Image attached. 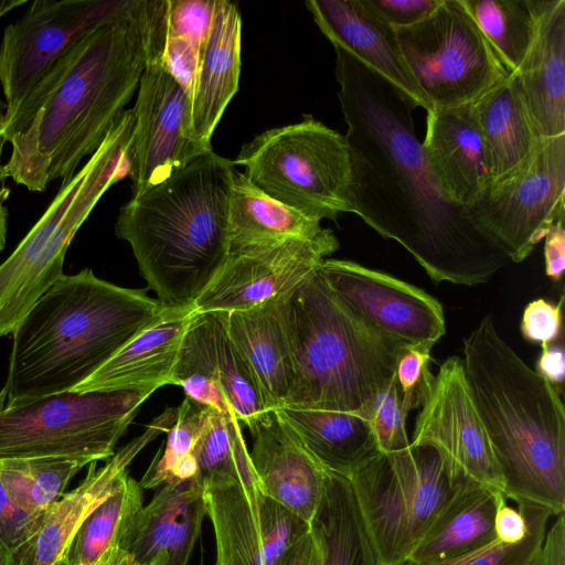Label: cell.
<instances>
[{"instance_id":"1","label":"cell","mask_w":565,"mask_h":565,"mask_svg":"<svg viewBox=\"0 0 565 565\" xmlns=\"http://www.w3.org/2000/svg\"><path fill=\"white\" fill-rule=\"evenodd\" d=\"M333 47L354 214L399 243L436 284L487 282L511 260L437 183L416 135L418 105L348 50Z\"/></svg>"},{"instance_id":"2","label":"cell","mask_w":565,"mask_h":565,"mask_svg":"<svg viewBox=\"0 0 565 565\" xmlns=\"http://www.w3.org/2000/svg\"><path fill=\"white\" fill-rule=\"evenodd\" d=\"M169 0L129 12L74 43L3 120L8 178L31 192L76 172L130 102L152 54L164 49Z\"/></svg>"},{"instance_id":"3","label":"cell","mask_w":565,"mask_h":565,"mask_svg":"<svg viewBox=\"0 0 565 565\" xmlns=\"http://www.w3.org/2000/svg\"><path fill=\"white\" fill-rule=\"evenodd\" d=\"M468 390L504 498L565 512V412L555 385L501 338L490 315L463 340Z\"/></svg>"},{"instance_id":"4","label":"cell","mask_w":565,"mask_h":565,"mask_svg":"<svg viewBox=\"0 0 565 565\" xmlns=\"http://www.w3.org/2000/svg\"><path fill=\"white\" fill-rule=\"evenodd\" d=\"M147 289L114 285L86 268L60 278L13 331L8 402L72 391L164 309Z\"/></svg>"},{"instance_id":"5","label":"cell","mask_w":565,"mask_h":565,"mask_svg":"<svg viewBox=\"0 0 565 565\" xmlns=\"http://www.w3.org/2000/svg\"><path fill=\"white\" fill-rule=\"evenodd\" d=\"M233 170L210 150L120 207L116 236L164 306L194 303L225 259Z\"/></svg>"},{"instance_id":"6","label":"cell","mask_w":565,"mask_h":565,"mask_svg":"<svg viewBox=\"0 0 565 565\" xmlns=\"http://www.w3.org/2000/svg\"><path fill=\"white\" fill-rule=\"evenodd\" d=\"M277 302L294 370L285 406L362 411L395 377L403 349L353 315L318 268Z\"/></svg>"},{"instance_id":"7","label":"cell","mask_w":565,"mask_h":565,"mask_svg":"<svg viewBox=\"0 0 565 565\" xmlns=\"http://www.w3.org/2000/svg\"><path fill=\"white\" fill-rule=\"evenodd\" d=\"M132 109L115 121L99 148L62 184L45 212L0 265V338L13 333L35 301L64 276L67 248L103 194L129 175Z\"/></svg>"},{"instance_id":"8","label":"cell","mask_w":565,"mask_h":565,"mask_svg":"<svg viewBox=\"0 0 565 565\" xmlns=\"http://www.w3.org/2000/svg\"><path fill=\"white\" fill-rule=\"evenodd\" d=\"M233 166L269 198L317 222L355 213L353 168L344 135L312 116L244 143Z\"/></svg>"},{"instance_id":"9","label":"cell","mask_w":565,"mask_h":565,"mask_svg":"<svg viewBox=\"0 0 565 565\" xmlns=\"http://www.w3.org/2000/svg\"><path fill=\"white\" fill-rule=\"evenodd\" d=\"M137 392L56 393L8 402L0 391V460H108L141 404Z\"/></svg>"},{"instance_id":"10","label":"cell","mask_w":565,"mask_h":565,"mask_svg":"<svg viewBox=\"0 0 565 565\" xmlns=\"http://www.w3.org/2000/svg\"><path fill=\"white\" fill-rule=\"evenodd\" d=\"M382 565L408 561L456 488L441 455L429 445L379 452L350 477Z\"/></svg>"},{"instance_id":"11","label":"cell","mask_w":565,"mask_h":565,"mask_svg":"<svg viewBox=\"0 0 565 565\" xmlns=\"http://www.w3.org/2000/svg\"><path fill=\"white\" fill-rule=\"evenodd\" d=\"M395 33L402 56L431 108L470 104L509 76L459 0H441L423 21Z\"/></svg>"},{"instance_id":"12","label":"cell","mask_w":565,"mask_h":565,"mask_svg":"<svg viewBox=\"0 0 565 565\" xmlns=\"http://www.w3.org/2000/svg\"><path fill=\"white\" fill-rule=\"evenodd\" d=\"M565 135L541 138L520 164L490 183L467 209L473 224L511 262H523L564 217Z\"/></svg>"},{"instance_id":"13","label":"cell","mask_w":565,"mask_h":565,"mask_svg":"<svg viewBox=\"0 0 565 565\" xmlns=\"http://www.w3.org/2000/svg\"><path fill=\"white\" fill-rule=\"evenodd\" d=\"M137 0H35L3 30L0 42V85L4 119L78 40L114 22Z\"/></svg>"},{"instance_id":"14","label":"cell","mask_w":565,"mask_h":565,"mask_svg":"<svg viewBox=\"0 0 565 565\" xmlns=\"http://www.w3.org/2000/svg\"><path fill=\"white\" fill-rule=\"evenodd\" d=\"M339 248L332 231L228 250L194 301L196 312L242 311L292 291Z\"/></svg>"},{"instance_id":"15","label":"cell","mask_w":565,"mask_h":565,"mask_svg":"<svg viewBox=\"0 0 565 565\" xmlns=\"http://www.w3.org/2000/svg\"><path fill=\"white\" fill-rule=\"evenodd\" d=\"M318 270L343 305L388 343L433 348L445 334L443 306L423 289L351 260L323 259Z\"/></svg>"},{"instance_id":"16","label":"cell","mask_w":565,"mask_h":565,"mask_svg":"<svg viewBox=\"0 0 565 565\" xmlns=\"http://www.w3.org/2000/svg\"><path fill=\"white\" fill-rule=\"evenodd\" d=\"M156 51L141 74L129 149L132 196L164 181L195 157L207 152L189 135L190 98ZM213 150V149H211Z\"/></svg>"},{"instance_id":"17","label":"cell","mask_w":565,"mask_h":565,"mask_svg":"<svg viewBox=\"0 0 565 565\" xmlns=\"http://www.w3.org/2000/svg\"><path fill=\"white\" fill-rule=\"evenodd\" d=\"M411 445L434 447L456 479L502 492V478L472 403L461 359L448 358L434 375L420 405Z\"/></svg>"},{"instance_id":"18","label":"cell","mask_w":565,"mask_h":565,"mask_svg":"<svg viewBox=\"0 0 565 565\" xmlns=\"http://www.w3.org/2000/svg\"><path fill=\"white\" fill-rule=\"evenodd\" d=\"M215 537L216 565H281L310 525L262 489L203 488Z\"/></svg>"},{"instance_id":"19","label":"cell","mask_w":565,"mask_h":565,"mask_svg":"<svg viewBox=\"0 0 565 565\" xmlns=\"http://www.w3.org/2000/svg\"><path fill=\"white\" fill-rule=\"evenodd\" d=\"M177 409H168L147 429L120 448L107 462L97 468L89 463L86 477L67 493H63L45 512L41 529L20 565H52L66 556L68 548L86 519L128 478V466L159 434L169 430Z\"/></svg>"},{"instance_id":"20","label":"cell","mask_w":565,"mask_h":565,"mask_svg":"<svg viewBox=\"0 0 565 565\" xmlns=\"http://www.w3.org/2000/svg\"><path fill=\"white\" fill-rule=\"evenodd\" d=\"M194 303L164 309L111 359L72 391L137 392L150 396L170 385Z\"/></svg>"},{"instance_id":"21","label":"cell","mask_w":565,"mask_h":565,"mask_svg":"<svg viewBox=\"0 0 565 565\" xmlns=\"http://www.w3.org/2000/svg\"><path fill=\"white\" fill-rule=\"evenodd\" d=\"M248 430L253 437L249 456L263 491L310 523L327 470L275 412L264 414Z\"/></svg>"},{"instance_id":"22","label":"cell","mask_w":565,"mask_h":565,"mask_svg":"<svg viewBox=\"0 0 565 565\" xmlns=\"http://www.w3.org/2000/svg\"><path fill=\"white\" fill-rule=\"evenodd\" d=\"M426 122L422 146L428 167L446 196L467 210L492 182L470 104L431 108Z\"/></svg>"},{"instance_id":"23","label":"cell","mask_w":565,"mask_h":565,"mask_svg":"<svg viewBox=\"0 0 565 565\" xmlns=\"http://www.w3.org/2000/svg\"><path fill=\"white\" fill-rule=\"evenodd\" d=\"M306 7L332 45L348 50L418 107L431 109L402 56L395 30L362 0H309Z\"/></svg>"},{"instance_id":"24","label":"cell","mask_w":565,"mask_h":565,"mask_svg":"<svg viewBox=\"0 0 565 565\" xmlns=\"http://www.w3.org/2000/svg\"><path fill=\"white\" fill-rule=\"evenodd\" d=\"M199 374L222 388L237 420L249 428L267 413L249 369L218 312H196L183 338L171 384Z\"/></svg>"},{"instance_id":"25","label":"cell","mask_w":565,"mask_h":565,"mask_svg":"<svg viewBox=\"0 0 565 565\" xmlns=\"http://www.w3.org/2000/svg\"><path fill=\"white\" fill-rule=\"evenodd\" d=\"M533 42L518 76L540 138L565 135V0H535Z\"/></svg>"},{"instance_id":"26","label":"cell","mask_w":565,"mask_h":565,"mask_svg":"<svg viewBox=\"0 0 565 565\" xmlns=\"http://www.w3.org/2000/svg\"><path fill=\"white\" fill-rule=\"evenodd\" d=\"M205 515L198 479L163 484L141 508L128 553L138 565H188Z\"/></svg>"},{"instance_id":"27","label":"cell","mask_w":565,"mask_h":565,"mask_svg":"<svg viewBox=\"0 0 565 565\" xmlns=\"http://www.w3.org/2000/svg\"><path fill=\"white\" fill-rule=\"evenodd\" d=\"M242 19L237 7L216 0L190 103L189 135L211 150L212 135L238 89L241 74Z\"/></svg>"},{"instance_id":"28","label":"cell","mask_w":565,"mask_h":565,"mask_svg":"<svg viewBox=\"0 0 565 565\" xmlns=\"http://www.w3.org/2000/svg\"><path fill=\"white\" fill-rule=\"evenodd\" d=\"M277 301L242 311L218 312L267 412L286 405L294 383L291 355Z\"/></svg>"},{"instance_id":"29","label":"cell","mask_w":565,"mask_h":565,"mask_svg":"<svg viewBox=\"0 0 565 565\" xmlns=\"http://www.w3.org/2000/svg\"><path fill=\"white\" fill-rule=\"evenodd\" d=\"M503 493L462 481L439 510L408 561L433 563L483 548L498 541L494 519Z\"/></svg>"},{"instance_id":"30","label":"cell","mask_w":565,"mask_h":565,"mask_svg":"<svg viewBox=\"0 0 565 565\" xmlns=\"http://www.w3.org/2000/svg\"><path fill=\"white\" fill-rule=\"evenodd\" d=\"M273 412L329 472L348 478L380 452L371 424L360 411L284 406Z\"/></svg>"},{"instance_id":"31","label":"cell","mask_w":565,"mask_h":565,"mask_svg":"<svg viewBox=\"0 0 565 565\" xmlns=\"http://www.w3.org/2000/svg\"><path fill=\"white\" fill-rule=\"evenodd\" d=\"M470 108L487 150L492 181L526 159L541 139L515 74L483 92Z\"/></svg>"},{"instance_id":"32","label":"cell","mask_w":565,"mask_h":565,"mask_svg":"<svg viewBox=\"0 0 565 565\" xmlns=\"http://www.w3.org/2000/svg\"><path fill=\"white\" fill-rule=\"evenodd\" d=\"M309 525L320 548V565H382L347 477L327 471Z\"/></svg>"},{"instance_id":"33","label":"cell","mask_w":565,"mask_h":565,"mask_svg":"<svg viewBox=\"0 0 565 565\" xmlns=\"http://www.w3.org/2000/svg\"><path fill=\"white\" fill-rule=\"evenodd\" d=\"M322 231L320 222L269 198L234 168L228 250L291 237L312 238Z\"/></svg>"},{"instance_id":"34","label":"cell","mask_w":565,"mask_h":565,"mask_svg":"<svg viewBox=\"0 0 565 565\" xmlns=\"http://www.w3.org/2000/svg\"><path fill=\"white\" fill-rule=\"evenodd\" d=\"M142 491L128 476L86 519L66 554L72 565H114L129 555L130 536L143 507Z\"/></svg>"},{"instance_id":"35","label":"cell","mask_w":565,"mask_h":565,"mask_svg":"<svg viewBox=\"0 0 565 565\" xmlns=\"http://www.w3.org/2000/svg\"><path fill=\"white\" fill-rule=\"evenodd\" d=\"M194 455L198 463L196 479L202 488L238 484L262 489L241 423L234 415H224L207 407Z\"/></svg>"},{"instance_id":"36","label":"cell","mask_w":565,"mask_h":565,"mask_svg":"<svg viewBox=\"0 0 565 565\" xmlns=\"http://www.w3.org/2000/svg\"><path fill=\"white\" fill-rule=\"evenodd\" d=\"M509 74L520 70L534 39L535 0H459Z\"/></svg>"},{"instance_id":"37","label":"cell","mask_w":565,"mask_h":565,"mask_svg":"<svg viewBox=\"0 0 565 565\" xmlns=\"http://www.w3.org/2000/svg\"><path fill=\"white\" fill-rule=\"evenodd\" d=\"M87 461L67 457L0 460V482L14 503L44 515Z\"/></svg>"},{"instance_id":"38","label":"cell","mask_w":565,"mask_h":565,"mask_svg":"<svg viewBox=\"0 0 565 565\" xmlns=\"http://www.w3.org/2000/svg\"><path fill=\"white\" fill-rule=\"evenodd\" d=\"M207 407L185 396L177 408L163 452L157 456L139 481L142 489H158L196 479L194 449L202 431Z\"/></svg>"},{"instance_id":"39","label":"cell","mask_w":565,"mask_h":565,"mask_svg":"<svg viewBox=\"0 0 565 565\" xmlns=\"http://www.w3.org/2000/svg\"><path fill=\"white\" fill-rule=\"evenodd\" d=\"M518 509L527 523L526 535L518 543L495 541L483 548L451 558L433 563L405 561L398 565H535L552 514L540 505L525 502H519Z\"/></svg>"},{"instance_id":"40","label":"cell","mask_w":565,"mask_h":565,"mask_svg":"<svg viewBox=\"0 0 565 565\" xmlns=\"http://www.w3.org/2000/svg\"><path fill=\"white\" fill-rule=\"evenodd\" d=\"M411 411L403 401L396 377L360 411L371 424L380 452H395L411 445L406 430Z\"/></svg>"},{"instance_id":"41","label":"cell","mask_w":565,"mask_h":565,"mask_svg":"<svg viewBox=\"0 0 565 565\" xmlns=\"http://www.w3.org/2000/svg\"><path fill=\"white\" fill-rule=\"evenodd\" d=\"M12 501L0 482V555L10 565H20L30 551L43 522Z\"/></svg>"},{"instance_id":"42","label":"cell","mask_w":565,"mask_h":565,"mask_svg":"<svg viewBox=\"0 0 565 565\" xmlns=\"http://www.w3.org/2000/svg\"><path fill=\"white\" fill-rule=\"evenodd\" d=\"M216 0H169L167 33L204 50Z\"/></svg>"},{"instance_id":"43","label":"cell","mask_w":565,"mask_h":565,"mask_svg":"<svg viewBox=\"0 0 565 565\" xmlns=\"http://www.w3.org/2000/svg\"><path fill=\"white\" fill-rule=\"evenodd\" d=\"M431 348L424 345L406 347L399 353L395 377L406 405L413 408L420 407L434 375L428 363Z\"/></svg>"},{"instance_id":"44","label":"cell","mask_w":565,"mask_h":565,"mask_svg":"<svg viewBox=\"0 0 565 565\" xmlns=\"http://www.w3.org/2000/svg\"><path fill=\"white\" fill-rule=\"evenodd\" d=\"M564 297L557 303L543 298L529 302L522 315L521 333L530 342L550 344L562 332V307Z\"/></svg>"},{"instance_id":"45","label":"cell","mask_w":565,"mask_h":565,"mask_svg":"<svg viewBox=\"0 0 565 565\" xmlns=\"http://www.w3.org/2000/svg\"><path fill=\"white\" fill-rule=\"evenodd\" d=\"M441 0H362L394 30L412 26L427 18Z\"/></svg>"},{"instance_id":"46","label":"cell","mask_w":565,"mask_h":565,"mask_svg":"<svg viewBox=\"0 0 565 565\" xmlns=\"http://www.w3.org/2000/svg\"><path fill=\"white\" fill-rule=\"evenodd\" d=\"M545 274L558 281L565 269V230L564 217L556 221L544 237Z\"/></svg>"},{"instance_id":"47","label":"cell","mask_w":565,"mask_h":565,"mask_svg":"<svg viewBox=\"0 0 565 565\" xmlns=\"http://www.w3.org/2000/svg\"><path fill=\"white\" fill-rule=\"evenodd\" d=\"M527 523L523 513L504 502L497 511L494 519V532L499 542L514 544L524 539Z\"/></svg>"},{"instance_id":"48","label":"cell","mask_w":565,"mask_h":565,"mask_svg":"<svg viewBox=\"0 0 565 565\" xmlns=\"http://www.w3.org/2000/svg\"><path fill=\"white\" fill-rule=\"evenodd\" d=\"M535 565H565V515L556 516L539 551Z\"/></svg>"},{"instance_id":"49","label":"cell","mask_w":565,"mask_h":565,"mask_svg":"<svg viewBox=\"0 0 565 565\" xmlns=\"http://www.w3.org/2000/svg\"><path fill=\"white\" fill-rule=\"evenodd\" d=\"M536 361L535 372L553 385L562 384L565 377V352L562 344H543Z\"/></svg>"},{"instance_id":"50","label":"cell","mask_w":565,"mask_h":565,"mask_svg":"<svg viewBox=\"0 0 565 565\" xmlns=\"http://www.w3.org/2000/svg\"><path fill=\"white\" fill-rule=\"evenodd\" d=\"M321 553L309 531L290 551L281 565H320Z\"/></svg>"},{"instance_id":"51","label":"cell","mask_w":565,"mask_h":565,"mask_svg":"<svg viewBox=\"0 0 565 565\" xmlns=\"http://www.w3.org/2000/svg\"><path fill=\"white\" fill-rule=\"evenodd\" d=\"M10 194V190L6 186L0 188V252L6 246V238L8 232V207L4 204L8 196Z\"/></svg>"},{"instance_id":"52","label":"cell","mask_w":565,"mask_h":565,"mask_svg":"<svg viewBox=\"0 0 565 565\" xmlns=\"http://www.w3.org/2000/svg\"><path fill=\"white\" fill-rule=\"evenodd\" d=\"M25 1L19 0H0V18L21 4H24Z\"/></svg>"},{"instance_id":"53","label":"cell","mask_w":565,"mask_h":565,"mask_svg":"<svg viewBox=\"0 0 565 565\" xmlns=\"http://www.w3.org/2000/svg\"><path fill=\"white\" fill-rule=\"evenodd\" d=\"M6 142L4 138L0 135V188L3 186L4 181L8 178L4 170V163H2V153Z\"/></svg>"},{"instance_id":"54","label":"cell","mask_w":565,"mask_h":565,"mask_svg":"<svg viewBox=\"0 0 565 565\" xmlns=\"http://www.w3.org/2000/svg\"><path fill=\"white\" fill-rule=\"evenodd\" d=\"M6 110H7L6 103H4V100H2L0 98V128H1V126L3 124V120H4Z\"/></svg>"},{"instance_id":"55","label":"cell","mask_w":565,"mask_h":565,"mask_svg":"<svg viewBox=\"0 0 565 565\" xmlns=\"http://www.w3.org/2000/svg\"><path fill=\"white\" fill-rule=\"evenodd\" d=\"M52 565H72L68 556H64L62 558H60L58 561H56L55 563H53Z\"/></svg>"},{"instance_id":"56","label":"cell","mask_w":565,"mask_h":565,"mask_svg":"<svg viewBox=\"0 0 565 565\" xmlns=\"http://www.w3.org/2000/svg\"><path fill=\"white\" fill-rule=\"evenodd\" d=\"M0 565H10V564L0 555Z\"/></svg>"},{"instance_id":"57","label":"cell","mask_w":565,"mask_h":565,"mask_svg":"<svg viewBox=\"0 0 565 565\" xmlns=\"http://www.w3.org/2000/svg\"><path fill=\"white\" fill-rule=\"evenodd\" d=\"M134 565H138V564H136V563H135ZM151 565H162V564H161V563H159V562H156V563H153V564H151Z\"/></svg>"}]
</instances>
